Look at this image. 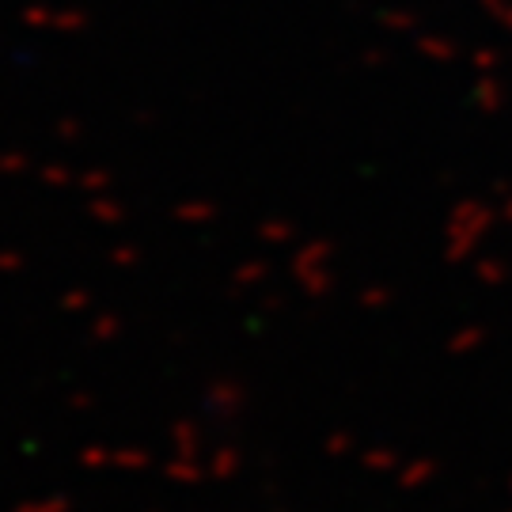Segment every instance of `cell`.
I'll use <instances>...</instances> for the list:
<instances>
[]
</instances>
